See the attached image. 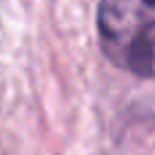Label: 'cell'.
I'll return each mask as SVG.
<instances>
[{
  "mask_svg": "<svg viewBox=\"0 0 155 155\" xmlns=\"http://www.w3.org/2000/svg\"><path fill=\"white\" fill-rule=\"evenodd\" d=\"M98 35L117 68L142 79L153 74V0H101Z\"/></svg>",
  "mask_w": 155,
  "mask_h": 155,
  "instance_id": "6da1fadb",
  "label": "cell"
}]
</instances>
